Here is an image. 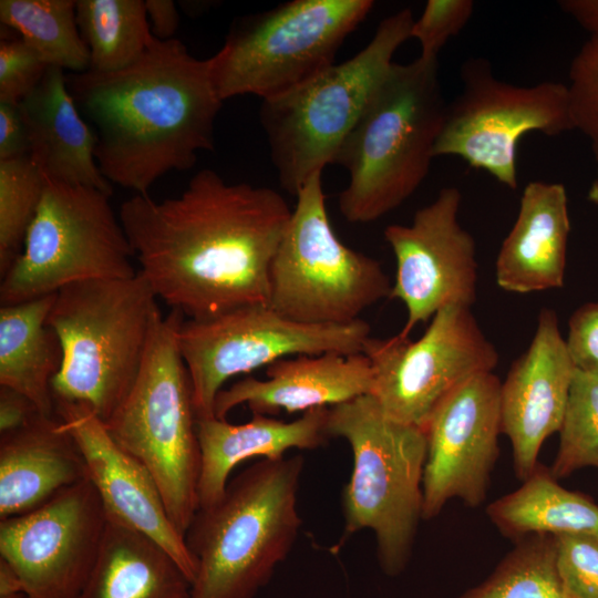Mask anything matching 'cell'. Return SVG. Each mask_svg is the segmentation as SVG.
Masks as SVG:
<instances>
[{"label":"cell","instance_id":"8","mask_svg":"<svg viewBox=\"0 0 598 598\" xmlns=\"http://www.w3.org/2000/svg\"><path fill=\"white\" fill-rule=\"evenodd\" d=\"M184 318L177 310L159 313L131 392L103 424L153 475L171 519L185 536L198 509L200 448L192 383L177 342Z\"/></svg>","mask_w":598,"mask_h":598},{"label":"cell","instance_id":"34","mask_svg":"<svg viewBox=\"0 0 598 598\" xmlns=\"http://www.w3.org/2000/svg\"><path fill=\"white\" fill-rule=\"evenodd\" d=\"M556 564L561 581L573 598H598V536H555Z\"/></svg>","mask_w":598,"mask_h":598},{"label":"cell","instance_id":"12","mask_svg":"<svg viewBox=\"0 0 598 598\" xmlns=\"http://www.w3.org/2000/svg\"><path fill=\"white\" fill-rule=\"evenodd\" d=\"M370 337L371 327L362 319L348 324L302 323L267 303L247 305L205 319L184 318L177 329L197 417L215 416L216 396L235 375L286 357L362 353Z\"/></svg>","mask_w":598,"mask_h":598},{"label":"cell","instance_id":"17","mask_svg":"<svg viewBox=\"0 0 598 598\" xmlns=\"http://www.w3.org/2000/svg\"><path fill=\"white\" fill-rule=\"evenodd\" d=\"M501 380L478 373L451 392L424 431L427 453L423 476V520L440 515L448 501L468 507L485 501L499 456Z\"/></svg>","mask_w":598,"mask_h":598},{"label":"cell","instance_id":"16","mask_svg":"<svg viewBox=\"0 0 598 598\" xmlns=\"http://www.w3.org/2000/svg\"><path fill=\"white\" fill-rule=\"evenodd\" d=\"M461 204V190L444 187L415 212L409 225L384 229L396 264L390 298L400 300L408 315L399 332L404 337L442 308H472L476 300V245L458 220Z\"/></svg>","mask_w":598,"mask_h":598},{"label":"cell","instance_id":"41","mask_svg":"<svg viewBox=\"0 0 598 598\" xmlns=\"http://www.w3.org/2000/svg\"><path fill=\"white\" fill-rule=\"evenodd\" d=\"M558 4L589 33L590 39L598 40V0H563Z\"/></svg>","mask_w":598,"mask_h":598},{"label":"cell","instance_id":"23","mask_svg":"<svg viewBox=\"0 0 598 598\" xmlns=\"http://www.w3.org/2000/svg\"><path fill=\"white\" fill-rule=\"evenodd\" d=\"M329 408H317L286 422L252 413L241 424L216 416L197 417L200 472L197 486L198 508L218 501L231 471L252 457L276 460L289 450H316L330 437L327 431Z\"/></svg>","mask_w":598,"mask_h":598},{"label":"cell","instance_id":"3","mask_svg":"<svg viewBox=\"0 0 598 598\" xmlns=\"http://www.w3.org/2000/svg\"><path fill=\"white\" fill-rule=\"evenodd\" d=\"M301 454L261 458L198 508L186 534L197 563L189 598H254L291 551L302 519Z\"/></svg>","mask_w":598,"mask_h":598},{"label":"cell","instance_id":"27","mask_svg":"<svg viewBox=\"0 0 598 598\" xmlns=\"http://www.w3.org/2000/svg\"><path fill=\"white\" fill-rule=\"evenodd\" d=\"M486 514L502 535L515 542L533 535L598 536V504L563 487L540 463L518 488L492 502Z\"/></svg>","mask_w":598,"mask_h":598},{"label":"cell","instance_id":"25","mask_svg":"<svg viewBox=\"0 0 598 598\" xmlns=\"http://www.w3.org/2000/svg\"><path fill=\"white\" fill-rule=\"evenodd\" d=\"M192 582L155 540L112 516L76 598H189Z\"/></svg>","mask_w":598,"mask_h":598},{"label":"cell","instance_id":"35","mask_svg":"<svg viewBox=\"0 0 598 598\" xmlns=\"http://www.w3.org/2000/svg\"><path fill=\"white\" fill-rule=\"evenodd\" d=\"M473 11L472 0H429L410 32V38L420 43V58L437 60L446 42L468 23Z\"/></svg>","mask_w":598,"mask_h":598},{"label":"cell","instance_id":"11","mask_svg":"<svg viewBox=\"0 0 598 598\" xmlns=\"http://www.w3.org/2000/svg\"><path fill=\"white\" fill-rule=\"evenodd\" d=\"M23 248L0 285L1 306L16 305L95 279L137 274L135 256L111 204V195L92 187L45 179Z\"/></svg>","mask_w":598,"mask_h":598},{"label":"cell","instance_id":"10","mask_svg":"<svg viewBox=\"0 0 598 598\" xmlns=\"http://www.w3.org/2000/svg\"><path fill=\"white\" fill-rule=\"evenodd\" d=\"M297 204L272 258L268 306L310 324H348L390 298L392 283L381 264L346 246L327 212L322 173L297 193Z\"/></svg>","mask_w":598,"mask_h":598},{"label":"cell","instance_id":"2","mask_svg":"<svg viewBox=\"0 0 598 598\" xmlns=\"http://www.w3.org/2000/svg\"><path fill=\"white\" fill-rule=\"evenodd\" d=\"M68 90L96 138L95 159L111 183L147 195L171 171L192 168L214 150L223 106L208 59L178 39H154L131 65L114 72L65 74Z\"/></svg>","mask_w":598,"mask_h":598},{"label":"cell","instance_id":"18","mask_svg":"<svg viewBox=\"0 0 598 598\" xmlns=\"http://www.w3.org/2000/svg\"><path fill=\"white\" fill-rule=\"evenodd\" d=\"M55 413L79 445L106 515L159 544L193 582L196 559L171 519L150 471L111 439L103 422L86 406L55 402Z\"/></svg>","mask_w":598,"mask_h":598},{"label":"cell","instance_id":"39","mask_svg":"<svg viewBox=\"0 0 598 598\" xmlns=\"http://www.w3.org/2000/svg\"><path fill=\"white\" fill-rule=\"evenodd\" d=\"M40 414L37 405L28 396L17 390L0 385L1 434L27 426Z\"/></svg>","mask_w":598,"mask_h":598},{"label":"cell","instance_id":"21","mask_svg":"<svg viewBox=\"0 0 598 598\" xmlns=\"http://www.w3.org/2000/svg\"><path fill=\"white\" fill-rule=\"evenodd\" d=\"M569 233L565 186L557 182H529L495 260L497 286L515 293L563 288Z\"/></svg>","mask_w":598,"mask_h":598},{"label":"cell","instance_id":"1","mask_svg":"<svg viewBox=\"0 0 598 598\" xmlns=\"http://www.w3.org/2000/svg\"><path fill=\"white\" fill-rule=\"evenodd\" d=\"M292 209L269 187L197 172L176 197L136 194L118 218L141 272L187 319L268 303L269 270Z\"/></svg>","mask_w":598,"mask_h":598},{"label":"cell","instance_id":"4","mask_svg":"<svg viewBox=\"0 0 598 598\" xmlns=\"http://www.w3.org/2000/svg\"><path fill=\"white\" fill-rule=\"evenodd\" d=\"M446 106L437 60L393 63L333 164L349 175L339 210L350 223L380 219L423 183Z\"/></svg>","mask_w":598,"mask_h":598},{"label":"cell","instance_id":"22","mask_svg":"<svg viewBox=\"0 0 598 598\" xmlns=\"http://www.w3.org/2000/svg\"><path fill=\"white\" fill-rule=\"evenodd\" d=\"M65 74L61 68L48 66L40 83L19 103L29 155L48 181L97 188L112 196V184L95 159L94 132L75 105Z\"/></svg>","mask_w":598,"mask_h":598},{"label":"cell","instance_id":"13","mask_svg":"<svg viewBox=\"0 0 598 598\" xmlns=\"http://www.w3.org/2000/svg\"><path fill=\"white\" fill-rule=\"evenodd\" d=\"M461 80V93L446 106L434 157H461L516 189L519 140L529 132L556 136L574 130L567 84H512L494 76L483 58L465 61Z\"/></svg>","mask_w":598,"mask_h":598},{"label":"cell","instance_id":"30","mask_svg":"<svg viewBox=\"0 0 598 598\" xmlns=\"http://www.w3.org/2000/svg\"><path fill=\"white\" fill-rule=\"evenodd\" d=\"M458 598H573L557 569L555 536L516 542L483 582Z\"/></svg>","mask_w":598,"mask_h":598},{"label":"cell","instance_id":"36","mask_svg":"<svg viewBox=\"0 0 598 598\" xmlns=\"http://www.w3.org/2000/svg\"><path fill=\"white\" fill-rule=\"evenodd\" d=\"M48 66L20 37H1L0 102L19 104L40 83Z\"/></svg>","mask_w":598,"mask_h":598},{"label":"cell","instance_id":"32","mask_svg":"<svg viewBox=\"0 0 598 598\" xmlns=\"http://www.w3.org/2000/svg\"><path fill=\"white\" fill-rule=\"evenodd\" d=\"M558 433L559 445L549 467L555 478L598 468V373L576 368Z\"/></svg>","mask_w":598,"mask_h":598},{"label":"cell","instance_id":"29","mask_svg":"<svg viewBox=\"0 0 598 598\" xmlns=\"http://www.w3.org/2000/svg\"><path fill=\"white\" fill-rule=\"evenodd\" d=\"M0 21L49 66L72 73L90 69V53L78 27L74 0H0Z\"/></svg>","mask_w":598,"mask_h":598},{"label":"cell","instance_id":"31","mask_svg":"<svg viewBox=\"0 0 598 598\" xmlns=\"http://www.w3.org/2000/svg\"><path fill=\"white\" fill-rule=\"evenodd\" d=\"M45 177L30 155L0 161V271L21 254L27 231L41 203Z\"/></svg>","mask_w":598,"mask_h":598},{"label":"cell","instance_id":"14","mask_svg":"<svg viewBox=\"0 0 598 598\" xmlns=\"http://www.w3.org/2000/svg\"><path fill=\"white\" fill-rule=\"evenodd\" d=\"M362 353L372 370L371 395L391 417L425 429L439 404L470 378L494 372L498 352L470 307L439 310L417 340L370 337Z\"/></svg>","mask_w":598,"mask_h":598},{"label":"cell","instance_id":"38","mask_svg":"<svg viewBox=\"0 0 598 598\" xmlns=\"http://www.w3.org/2000/svg\"><path fill=\"white\" fill-rule=\"evenodd\" d=\"M30 143L19 104L0 102V161L29 154Z\"/></svg>","mask_w":598,"mask_h":598},{"label":"cell","instance_id":"28","mask_svg":"<svg viewBox=\"0 0 598 598\" xmlns=\"http://www.w3.org/2000/svg\"><path fill=\"white\" fill-rule=\"evenodd\" d=\"M76 22L90 69L114 72L137 61L153 43L142 0H75Z\"/></svg>","mask_w":598,"mask_h":598},{"label":"cell","instance_id":"24","mask_svg":"<svg viewBox=\"0 0 598 598\" xmlns=\"http://www.w3.org/2000/svg\"><path fill=\"white\" fill-rule=\"evenodd\" d=\"M87 477L84 457L59 417L38 415L0 437V519L29 513Z\"/></svg>","mask_w":598,"mask_h":598},{"label":"cell","instance_id":"26","mask_svg":"<svg viewBox=\"0 0 598 598\" xmlns=\"http://www.w3.org/2000/svg\"><path fill=\"white\" fill-rule=\"evenodd\" d=\"M55 295L0 308V385L28 396L45 416L55 412L52 381L63 360L48 323Z\"/></svg>","mask_w":598,"mask_h":598},{"label":"cell","instance_id":"20","mask_svg":"<svg viewBox=\"0 0 598 598\" xmlns=\"http://www.w3.org/2000/svg\"><path fill=\"white\" fill-rule=\"evenodd\" d=\"M267 378L241 379L223 389L214 403V415L225 420L236 406L251 413L274 415L332 408L371 394L372 370L363 353H322L286 357L269 364Z\"/></svg>","mask_w":598,"mask_h":598},{"label":"cell","instance_id":"42","mask_svg":"<svg viewBox=\"0 0 598 598\" xmlns=\"http://www.w3.org/2000/svg\"><path fill=\"white\" fill-rule=\"evenodd\" d=\"M0 598H30L14 569L0 558Z\"/></svg>","mask_w":598,"mask_h":598},{"label":"cell","instance_id":"40","mask_svg":"<svg viewBox=\"0 0 598 598\" xmlns=\"http://www.w3.org/2000/svg\"><path fill=\"white\" fill-rule=\"evenodd\" d=\"M145 9L153 35L158 40L173 39L179 24V13L172 0H146Z\"/></svg>","mask_w":598,"mask_h":598},{"label":"cell","instance_id":"33","mask_svg":"<svg viewBox=\"0 0 598 598\" xmlns=\"http://www.w3.org/2000/svg\"><path fill=\"white\" fill-rule=\"evenodd\" d=\"M567 84L574 130L589 142L598 165V40L588 39L569 66Z\"/></svg>","mask_w":598,"mask_h":598},{"label":"cell","instance_id":"37","mask_svg":"<svg viewBox=\"0 0 598 598\" xmlns=\"http://www.w3.org/2000/svg\"><path fill=\"white\" fill-rule=\"evenodd\" d=\"M565 339L576 368L598 373V301L587 302L574 311Z\"/></svg>","mask_w":598,"mask_h":598},{"label":"cell","instance_id":"7","mask_svg":"<svg viewBox=\"0 0 598 598\" xmlns=\"http://www.w3.org/2000/svg\"><path fill=\"white\" fill-rule=\"evenodd\" d=\"M410 9L384 18L371 41L349 60L261 102L259 116L280 185L290 194L333 164L336 155L410 39Z\"/></svg>","mask_w":598,"mask_h":598},{"label":"cell","instance_id":"9","mask_svg":"<svg viewBox=\"0 0 598 598\" xmlns=\"http://www.w3.org/2000/svg\"><path fill=\"white\" fill-rule=\"evenodd\" d=\"M373 6L371 0H293L237 18L209 58L218 95L264 101L297 87L334 63Z\"/></svg>","mask_w":598,"mask_h":598},{"label":"cell","instance_id":"5","mask_svg":"<svg viewBox=\"0 0 598 598\" xmlns=\"http://www.w3.org/2000/svg\"><path fill=\"white\" fill-rule=\"evenodd\" d=\"M141 271L131 278L69 285L55 295L48 323L62 350L52 381L55 402L84 405L103 423L121 406L140 373L161 311Z\"/></svg>","mask_w":598,"mask_h":598},{"label":"cell","instance_id":"6","mask_svg":"<svg viewBox=\"0 0 598 598\" xmlns=\"http://www.w3.org/2000/svg\"><path fill=\"white\" fill-rule=\"evenodd\" d=\"M327 431L343 439L353 457L341 491V539L371 530L380 568L399 576L423 520L425 431L389 416L371 394L329 408Z\"/></svg>","mask_w":598,"mask_h":598},{"label":"cell","instance_id":"43","mask_svg":"<svg viewBox=\"0 0 598 598\" xmlns=\"http://www.w3.org/2000/svg\"><path fill=\"white\" fill-rule=\"evenodd\" d=\"M588 199L598 207V172L588 189Z\"/></svg>","mask_w":598,"mask_h":598},{"label":"cell","instance_id":"19","mask_svg":"<svg viewBox=\"0 0 598 598\" xmlns=\"http://www.w3.org/2000/svg\"><path fill=\"white\" fill-rule=\"evenodd\" d=\"M575 371L557 313L543 308L529 347L501 383L502 434L509 440L520 481L533 473L544 442L561 426Z\"/></svg>","mask_w":598,"mask_h":598},{"label":"cell","instance_id":"15","mask_svg":"<svg viewBox=\"0 0 598 598\" xmlns=\"http://www.w3.org/2000/svg\"><path fill=\"white\" fill-rule=\"evenodd\" d=\"M106 512L89 477L42 506L0 519V558L30 598H76L95 564Z\"/></svg>","mask_w":598,"mask_h":598}]
</instances>
